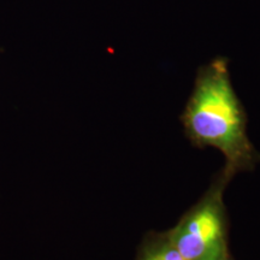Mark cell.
Segmentation results:
<instances>
[{
	"label": "cell",
	"mask_w": 260,
	"mask_h": 260,
	"mask_svg": "<svg viewBox=\"0 0 260 260\" xmlns=\"http://www.w3.org/2000/svg\"><path fill=\"white\" fill-rule=\"evenodd\" d=\"M139 260H187L171 245L165 234L149 239L144 245Z\"/></svg>",
	"instance_id": "3"
},
{
	"label": "cell",
	"mask_w": 260,
	"mask_h": 260,
	"mask_svg": "<svg viewBox=\"0 0 260 260\" xmlns=\"http://www.w3.org/2000/svg\"><path fill=\"white\" fill-rule=\"evenodd\" d=\"M230 178L220 175L203 199L165 235L187 260H229L223 190Z\"/></svg>",
	"instance_id": "2"
},
{
	"label": "cell",
	"mask_w": 260,
	"mask_h": 260,
	"mask_svg": "<svg viewBox=\"0 0 260 260\" xmlns=\"http://www.w3.org/2000/svg\"><path fill=\"white\" fill-rule=\"evenodd\" d=\"M194 145L217 148L225 157L224 174L254 169L260 154L247 135V117L230 80L228 60L217 58L198 71L193 93L182 116Z\"/></svg>",
	"instance_id": "1"
}]
</instances>
